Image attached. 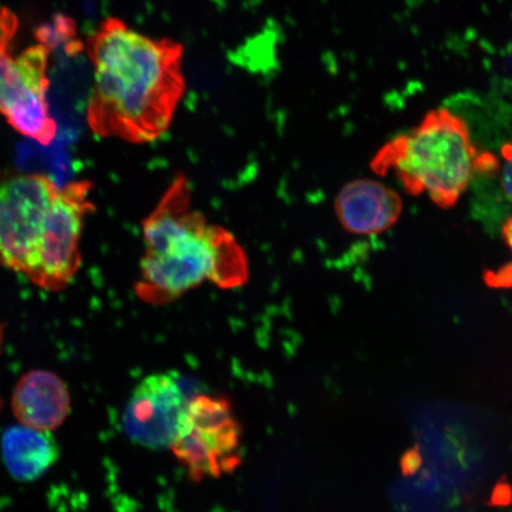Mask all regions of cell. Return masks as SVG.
<instances>
[{
    "label": "cell",
    "mask_w": 512,
    "mask_h": 512,
    "mask_svg": "<svg viewBox=\"0 0 512 512\" xmlns=\"http://www.w3.org/2000/svg\"><path fill=\"white\" fill-rule=\"evenodd\" d=\"M145 253L136 292L150 304H168L204 281L242 286L247 256L228 230L211 226L191 208L188 179L178 176L143 222Z\"/></svg>",
    "instance_id": "cell-2"
},
{
    "label": "cell",
    "mask_w": 512,
    "mask_h": 512,
    "mask_svg": "<svg viewBox=\"0 0 512 512\" xmlns=\"http://www.w3.org/2000/svg\"><path fill=\"white\" fill-rule=\"evenodd\" d=\"M93 85L87 121L95 134L144 144L168 130L185 92L184 48L107 18L87 43Z\"/></svg>",
    "instance_id": "cell-1"
},
{
    "label": "cell",
    "mask_w": 512,
    "mask_h": 512,
    "mask_svg": "<svg viewBox=\"0 0 512 512\" xmlns=\"http://www.w3.org/2000/svg\"><path fill=\"white\" fill-rule=\"evenodd\" d=\"M485 280L491 287H512V264L499 268L497 272L486 275Z\"/></svg>",
    "instance_id": "cell-15"
},
{
    "label": "cell",
    "mask_w": 512,
    "mask_h": 512,
    "mask_svg": "<svg viewBox=\"0 0 512 512\" xmlns=\"http://www.w3.org/2000/svg\"><path fill=\"white\" fill-rule=\"evenodd\" d=\"M242 431L232 403L222 396L198 395L189 401L172 451L194 480L219 478L241 462Z\"/></svg>",
    "instance_id": "cell-5"
},
{
    "label": "cell",
    "mask_w": 512,
    "mask_h": 512,
    "mask_svg": "<svg viewBox=\"0 0 512 512\" xmlns=\"http://www.w3.org/2000/svg\"><path fill=\"white\" fill-rule=\"evenodd\" d=\"M503 238L505 243H507L508 247L510 248V251L512 252V215L504 223Z\"/></svg>",
    "instance_id": "cell-16"
},
{
    "label": "cell",
    "mask_w": 512,
    "mask_h": 512,
    "mask_svg": "<svg viewBox=\"0 0 512 512\" xmlns=\"http://www.w3.org/2000/svg\"><path fill=\"white\" fill-rule=\"evenodd\" d=\"M18 18L0 8V114L18 133L35 142H53L57 125L49 105V49L36 41L14 55Z\"/></svg>",
    "instance_id": "cell-4"
},
{
    "label": "cell",
    "mask_w": 512,
    "mask_h": 512,
    "mask_svg": "<svg viewBox=\"0 0 512 512\" xmlns=\"http://www.w3.org/2000/svg\"><path fill=\"white\" fill-rule=\"evenodd\" d=\"M477 152L465 121L446 108L383 145L371 160L379 176L392 172L413 196L428 194L441 209L456 206L475 171Z\"/></svg>",
    "instance_id": "cell-3"
},
{
    "label": "cell",
    "mask_w": 512,
    "mask_h": 512,
    "mask_svg": "<svg viewBox=\"0 0 512 512\" xmlns=\"http://www.w3.org/2000/svg\"><path fill=\"white\" fill-rule=\"evenodd\" d=\"M91 190L92 184L87 181L72 182L57 190L44 221L32 284L56 292L72 283L81 266L83 224L94 210L89 201Z\"/></svg>",
    "instance_id": "cell-7"
},
{
    "label": "cell",
    "mask_w": 512,
    "mask_h": 512,
    "mask_svg": "<svg viewBox=\"0 0 512 512\" xmlns=\"http://www.w3.org/2000/svg\"><path fill=\"white\" fill-rule=\"evenodd\" d=\"M11 407L19 425L51 433L69 415V389L53 371L31 370L18 380Z\"/></svg>",
    "instance_id": "cell-10"
},
{
    "label": "cell",
    "mask_w": 512,
    "mask_h": 512,
    "mask_svg": "<svg viewBox=\"0 0 512 512\" xmlns=\"http://www.w3.org/2000/svg\"><path fill=\"white\" fill-rule=\"evenodd\" d=\"M512 503V486L504 478L499 480L492 491L488 504L490 507H508Z\"/></svg>",
    "instance_id": "cell-13"
},
{
    "label": "cell",
    "mask_w": 512,
    "mask_h": 512,
    "mask_svg": "<svg viewBox=\"0 0 512 512\" xmlns=\"http://www.w3.org/2000/svg\"><path fill=\"white\" fill-rule=\"evenodd\" d=\"M59 189L42 174H21L0 182V266L31 279L44 221Z\"/></svg>",
    "instance_id": "cell-6"
},
{
    "label": "cell",
    "mask_w": 512,
    "mask_h": 512,
    "mask_svg": "<svg viewBox=\"0 0 512 512\" xmlns=\"http://www.w3.org/2000/svg\"><path fill=\"white\" fill-rule=\"evenodd\" d=\"M2 456L12 477L31 482L46 475L56 463L59 447L50 432L18 425L4 433Z\"/></svg>",
    "instance_id": "cell-11"
},
{
    "label": "cell",
    "mask_w": 512,
    "mask_h": 512,
    "mask_svg": "<svg viewBox=\"0 0 512 512\" xmlns=\"http://www.w3.org/2000/svg\"><path fill=\"white\" fill-rule=\"evenodd\" d=\"M504 165L502 170V188L504 194L512 201V145L503 147Z\"/></svg>",
    "instance_id": "cell-14"
},
{
    "label": "cell",
    "mask_w": 512,
    "mask_h": 512,
    "mask_svg": "<svg viewBox=\"0 0 512 512\" xmlns=\"http://www.w3.org/2000/svg\"><path fill=\"white\" fill-rule=\"evenodd\" d=\"M401 472L403 476H413L421 469L422 456L419 446L409 448L400 459Z\"/></svg>",
    "instance_id": "cell-12"
},
{
    "label": "cell",
    "mask_w": 512,
    "mask_h": 512,
    "mask_svg": "<svg viewBox=\"0 0 512 512\" xmlns=\"http://www.w3.org/2000/svg\"><path fill=\"white\" fill-rule=\"evenodd\" d=\"M338 221L348 233L382 234L400 220L403 203L398 192L374 179H355L339 190L335 200Z\"/></svg>",
    "instance_id": "cell-9"
},
{
    "label": "cell",
    "mask_w": 512,
    "mask_h": 512,
    "mask_svg": "<svg viewBox=\"0 0 512 512\" xmlns=\"http://www.w3.org/2000/svg\"><path fill=\"white\" fill-rule=\"evenodd\" d=\"M0 411H2V405H0Z\"/></svg>",
    "instance_id": "cell-17"
},
{
    "label": "cell",
    "mask_w": 512,
    "mask_h": 512,
    "mask_svg": "<svg viewBox=\"0 0 512 512\" xmlns=\"http://www.w3.org/2000/svg\"><path fill=\"white\" fill-rule=\"evenodd\" d=\"M189 401L181 383L171 374L146 377L126 403L123 425L127 437L151 450L171 446Z\"/></svg>",
    "instance_id": "cell-8"
}]
</instances>
